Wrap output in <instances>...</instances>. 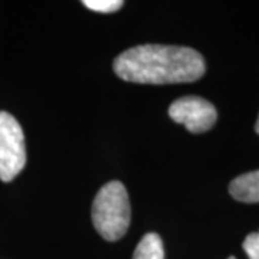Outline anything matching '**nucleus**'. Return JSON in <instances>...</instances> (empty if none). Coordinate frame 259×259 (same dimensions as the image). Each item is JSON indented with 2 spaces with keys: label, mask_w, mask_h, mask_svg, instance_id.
Masks as SVG:
<instances>
[{
  "label": "nucleus",
  "mask_w": 259,
  "mask_h": 259,
  "mask_svg": "<svg viewBox=\"0 0 259 259\" xmlns=\"http://www.w3.org/2000/svg\"><path fill=\"white\" fill-rule=\"evenodd\" d=\"M112 68L127 82L164 85L200 79L206 64L203 56L192 48L140 45L120 54Z\"/></svg>",
  "instance_id": "obj_1"
},
{
  "label": "nucleus",
  "mask_w": 259,
  "mask_h": 259,
  "mask_svg": "<svg viewBox=\"0 0 259 259\" xmlns=\"http://www.w3.org/2000/svg\"><path fill=\"white\" fill-rule=\"evenodd\" d=\"M94 226L105 241H118L128 231L131 221L128 193L121 182L102 186L91 209Z\"/></svg>",
  "instance_id": "obj_2"
},
{
  "label": "nucleus",
  "mask_w": 259,
  "mask_h": 259,
  "mask_svg": "<svg viewBox=\"0 0 259 259\" xmlns=\"http://www.w3.org/2000/svg\"><path fill=\"white\" fill-rule=\"evenodd\" d=\"M26 164L25 136L18 120L0 111V180L12 182Z\"/></svg>",
  "instance_id": "obj_3"
},
{
  "label": "nucleus",
  "mask_w": 259,
  "mask_h": 259,
  "mask_svg": "<svg viewBox=\"0 0 259 259\" xmlns=\"http://www.w3.org/2000/svg\"><path fill=\"white\" fill-rule=\"evenodd\" d=\"M168 115L175 122L183 124L193 134L209 131L218 120V112L212 102L193 95L176 100L168 108Z\"/></svg>",
  "instance_id": "obj_4"
},
{
  "label": "nucleus",
  "mask_w": 259,
  "mask_h": 259,
  "mask_svg": "<svg viewBox=\"0 0 259 259\" xmlns=\"http://www.w3.org/2000/svg\"><path fill=\"white\" fill-rule=\"evenodd\" d=\"M229 193L243 203H259V170L233 179Z\"/></svg>",
  "instance_id": "obj_5"
},
{
  "label": "nucleus",
  "mask_w": 259,
  "mask_h": 259,
  "mask_svg": "<svg viewBox=\"0 0 259 259\" xmlns=\"http://www.w3.org/2000/svg\"><path fill=\"white\" fill-rule=\"evenodd\" d=\"M133 259H164V248L161 238L157 233L144 235L134 250Z\"/></svg>",
  "instance_id": "obj_6"
},
{
  "label": "nucleus",
  "mask_w": 259,
  "mask_h": 259,
  "mask_svg": "<svg viewBox=\"0 0 259 259\" xmlns=\"http://www.w3.org/2000/svg\"><path fill=\"white\" fill-rule=\"evenodd\" d=\"M82 5L100 13H112L121 9L124 3L121 0H83Z\"/></svg>",
  "instance_id": "obj_7"
},
{
  "label": "nucleus",
  "mask_w": 259,
  "mask_h": 259,
  "mask_svg": "<svg viewBox=\"0 0 259 259\" xmlns=\"http://www.w3.org/2000/svg\"><path fill=\"white\" fill-rule=\"evenodd\" d=\"M243 250L249 259H259V231L246 236L243 241Z\"/></svg>",
  "instance_id": "obj_8"
},
{
  "label": "nucleus",
  "mask_w": 259,
  "mask_h": 259,
  "mask_svg": "<svg viewBox=\"0 0 259 259\" xmlns=\"http://www.w3.org/2000/svg\"><path fill=\"white\" fill-rule=\"evenodd\" d=\"M255 130H256V133L259 134V117H258V121H256V125H255Z\"/></svg>",
  "instance_id": "obj_9"
},
{
  "label": "nucleus",
  "mask_w": 259,
  "mask_h": 259,
  "mask_svg": "<svg viewBox=\"0 0 259 259\" xmlns=\"http://www.w3.org/2000/svg\"><path fill=\"white\" fill-rule=\"evenodd\" d=\"M228 259H236L235 256H231V258H228Z\"/></svg>",
  "instance_id": "obj_10"
}]
</instances>
